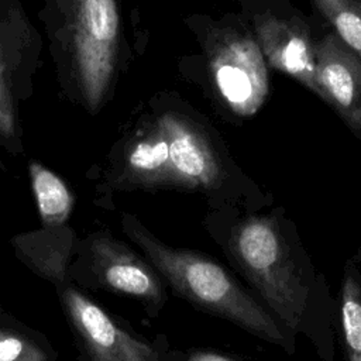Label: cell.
I'll return each instance as SVG.
<instances>
[{"mask_svg": "<svg viewBox=\"0 0 361 361\" xmlns=\"http://www.w3.org/2000/svg\"><path fill=\"white\" fill-rule=\"evenodd\" d=\"M124 230L179 296L262 340L290 350L292 343L281 323L214 259L161 243L131 216L124 217Z\"/></svg>", "mask_w": 361, "mask_h": 361, "instance_id": "6da1fadb", "label": "cell"}, {"mask_svg": "<svg viewBox=\"0 0 361 361\" xmlns=\"http://www.w3.org/2000/svg\"><path fill=\"white\" fill-rule=\"evenodd\" d=\"M209 71L223 103L240 117L254 116L268 96V71L259 45L248 34L223 31L209 48Z\"/></svg>", "mask_w": 361, "mask_h": 361, "instance_id": "277c9868", "label": "cell"}, {"mask_svg": "<svg viewBox=\"0 0 361 361\" xmlns=\"http://www.w3.org/2000/svg\"><path fill=\"white\" fill-rule=\"evenodd\" d=\"M32 190L44 223L55 226L69 216L72 197L66 185L54 172L39 166H31Z\"/></svg>", "mask_w": 361, "mask_h": 361, "instance_id": "30bf717a", "label": "cell"}, {"mask_svg": "<svg viewBox=\"0 0 361 361\" xmlns=\"http://www.w3.org/2000/svg\"><path fill=\"white\" fill-rule=\"evenodd\" d=\"M320 97L361 138V59L334 34L314 44Z\"/></svg>", "mask_w": 361, "mask_h": 361, "instance_id": "52a82bcc", "label": "cell"}, {"mask_svg": "<svg viewBox=\"0 0 361 361\" xmlns=\"http://www.w3.org/2000/svg\"><path fill=\"white\" fill-rule=\"evenodd\" d=\"M0 361H47V355L27 338L0 330Z\"/></svg>", "mask_w": 361, "mask_h": 361, "instance_id": "7c38bea8", "label": "cell"}, {"mask_svg": "<svg viewBox=\"0 0 361 361\" xmlns=\"http://www.w3.org/2000/svg\"><path fill=\"white\" fill-rule=\"evenodd\" d=\"M94 268L102 282L110 289L161 306L165 290L155 271L127 245L99 237L92 245Z\"/></svg>", "mask_w": 361, "mask_h": 361, "instance_id": "ba28073f", "label": "cell"}, {"mask_svg": "<svg viewBox=\"0 0 361 361\" xmlns=\"http://www.w3.org/2000/svg\"><path fill=\"white\" fill-rule=\"evenodd\" d=\"M188 361H234L233 358L214 351H193Z\"/></svg>", "mask_w": 361, "mask_h": 361, "instance_id": "4fadbf2b", "label": "cell"}, {"mask_svg": "<svg viewBox=\"0 0 361 361\" xmlns=\"http://www.w3.org/2000/svg\"><path fill=\"white\" fill-rule=\"evenodd\" d=\"M334 35L361 59V0H312Z\"/></svg>", "mask_w": 361, "mask_h": 361, "instance_id": "8fae6325", "label": "cell"}, {"mask_svg": "<svg viewBox=\"0 0 361 361\" xmlns=\"http://www.w3.org/2000/svg\"><path fill=\"white\" fill-rule=\"evenodd\" d=\"M254 32L255 41L271 66L290 76L316 96H322L316 79V42L312 41L300 21L262 13L254 20Z\"/></svg>", "mask_w": 361, "mask_h": 361, "instance_id": "8992f818", "label": "cell"}, {"mask_svg": "<svg viewBox=\"0 0 361 361\" xmlns=\"http://www.w3.org/2000/svg\"><path fill=\"white\" fill-rule=\"evenodd\" d=\"M340 317L348 361H361V279L348 264L341 285Z\"/></svg>", "mask_w": 361, "mask_h": 361, "instance_id": "9c48e42d", "label": "cell"}, {"mask_svg": "<svg viewBox=\"0 0 361 361\" xmlns=\"http://www.w3.org/2000/svg\"><path fill=\"white\" fill-rule=\"evenodd\" d=\"M62 300L90 361H161L149 344L118 327L104 310L76 289L66 288Z\"/></svg>", "mask_w": 361, "mask_h": 361, "instance_id": "5b68a950", "label": "cell"}, {"mask_svg": "<svg viewBox=\"0 0 361 361\" xmlns=\"http://www.w3.org/2000/svg\"><path fill=\"white\" fill-rule=\"evenodd\" d=\"M230 251L244 276L293 331L306 327L310 283L293 259L288 241L272 217L252 216L233 231Z\"/></svg>", "mask_w": 361, "mask_h": 361, "instance_id": "3957f363", "label": "cell"}, {"mask_svg": "<svg viewBox=\"0 0 361 361\" xmlns=\"http://www.w3.org/2000/svg\"><path fill=\"white\" fill-rule=\"evenodd\" d=\"M131 178L145 186L209 190L223 176L220 157L209 135L175 111L159 116L127 155Z\"/></svg>", "mask_w": 361, "mask_h": 361, "instance_id": "7a4b0ae2", "label": "cell"}]
</instances>
